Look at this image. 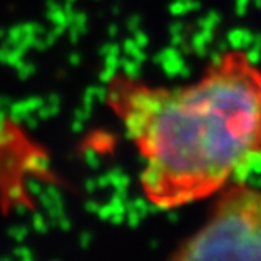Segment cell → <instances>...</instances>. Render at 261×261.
<instances>
[{
    "label": "cell",
    "mask_w": 261,
    "mask_h": 261,
    "mask_svg": "<svg viewBox=\"0 0 261 261\" xmlns=\"http://www.w3.org/2000/svg\"><path fill=\"white\" fill-rule=\"evenodd\" d=\"M107 102L137 145L142 189L159 208L216 195L261 158V71L241 50L179 88L117 76Z\"/></svg>",
    "instance_id": "cell-1"
},
{
    "label": "cell",
    "mask_w": 261,
    "mask_h": 261,
    "mask_svg": "<svg viewBox=\"0 0 261 261\" xmlns=\"http://www.w3.org/2000/svg\"><path fill=\"white\" fill-rule=\"evenodd\" d=\"M172 258L261 261V189L242 182L225 186L206 222Z\"/></svg>",
    "instance_id": "cell-2"
}]
</instances>
